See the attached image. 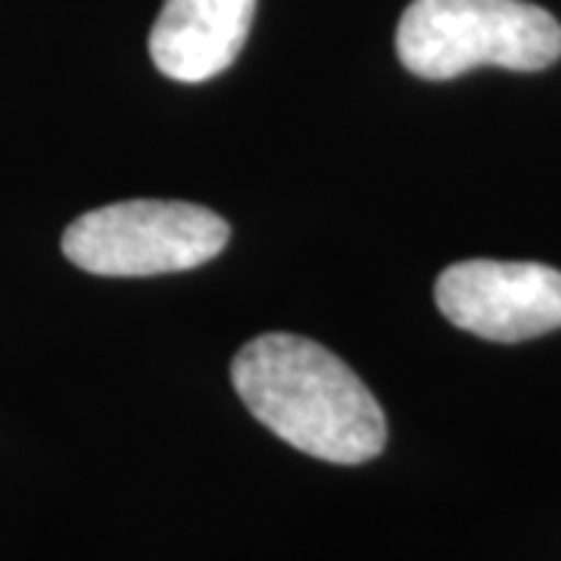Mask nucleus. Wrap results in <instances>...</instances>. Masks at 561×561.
I'll return each instance as SVG.
<instances>
[{
  "mask_svg": "<svg viewBox=\"0 0 561 561\" xmlns=\"http://www.w3.org/2000/svg\"><path fill=\"white\" fill-rule=\"evenodd\" d=\"M228 238V221L197 203L125 201L72 221L62 253L91 275L150 278L216 260Z\"/></svg>",
  "mask_w": 561,
  "mask_h": 561,
  "instance_id": "3",
  "label": "nucleus"
},
{
  "mask_svg": "<svg viewBox=\"0 0 561 561\" xmlns=\"http://www.w3.org/2000/svg\"><path fill=\"white\" fill-rule=\"evenodd\" d=\"M397 54L427 81L478 66L540 72L561 57V25L527 0H412L397 28Z\"/></svg>",
  "mask_w": 561,
  "mask_h": 561,
  "instance_id": "2",
  "label": "nucleus"
},
{
  "mask_svg": "<svg viewBox=\"0 0 561 561\" xmlns=\"http://www.w3.org/2000/svg\"><path fill=\"white\" fill-rule=\"evenodd\" d=\"M231 381L256 421L312 459L362 465L387 443V419L371 390L316 341L262 334L234 356Z\"/></svg>",
  "mask_w": 561,
  "mask_h": 561,
  "instance_id": "1",
  "label": "nucleus"
},
{
  "mask_svg": "<svg viewBox=\"0 0 561 561\" xmlns=\"http://www.w3.org/2000/svg\"><path fill=\"white\" fill-rule=\"evenodd\" d=\"M434 297L456 328L486 341L518 343L561 328V272L540 262H456Z\"/></svg>",
  "mask_w": 561,
  "mask_h": 561,
  "instance_id": "4",
  "label": "nucleus"
},
{
  "mask_svg": "<svg viewBox=\"0 0 561 561\" xmlns=\"http://www.w3.org/2000/svg\"><path fill=\"white\" fill-rule=\"evenodd\" d=\"M256 0H165L150 32V57L172 81H209L238 60Z\"/></svg>",
  "mask_w": 561,
  "mask_h": 561,
  "instance_id": "5",
  "label": "nucleus"
}]
</instances>
